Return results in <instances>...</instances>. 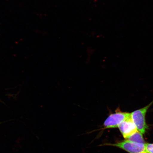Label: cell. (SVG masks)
Segmentation results:
<instances>
[{"mask_svg":"<svg viewBox=\"0 0 153 153\" xmlns=\"http://www.w3.org/2000/svg\"><path fill=\"white\" fill-rule=\"evenodd\" d=\"M153 104V100L143 108L134 111L131 113V119L137 131L143 134H144L148 129V126L146 123L145 117L149 109Z\"/></svg>","mask_w":153,"mask_h":153,"instance_id":"1","label":"cell"},{"mask_svg":"<svg viewBox=\"0 0 153 153\" xmlns=\"http://www.w3.org/2000/svg\"><path fill=\"white\" fill-rule=\"evenodd\" d=\"M131 116V113L122 112L120 108H118L114 113L110 114L108 116L103 124V127L97 130H103L106 129L118 128V126L124 120Z\"/></svg>","mask_w":153,"mask_h":153,"instance_id":"2","label":"cell"},{"mask_svg":"<svg viewBox=\"0 0 153 153\" xmlns=\"http://www.w3.org/2000/svg\"><path fill=\"white\" fill-rule=\"evenodd\" d=\"M145 144L133 143L126 140L121 142L114 143H105L100 145V146H110L116 147L129 153H147Z\"/></svg>","mask_w":153,"mask_h":153,"instance_id":"3","label":"cell"},{"mask_svg":"<svg viewBox=\"0 0 153 153\" xmlns=\"http://www.w3.org/2000/svg\"><path fill=\"white\" fill-rule=\"evenodd\" d=\"M118 128L122 135L126 139L137 131L131 119V115L129 117L122 122Z\"/></svg>","mask_w":153,"mask_h":153,"instance_id":"4","label":"cell"},{"mask_svg":"<svg viewBox=\"0 0 153 153\" xmlns=\"http://www.w3.org/2000/svg\"><path fill=\"white\" fill-rule=\"evenodd\" d=\"M143 134L137 131L126 139L133 143L145 144V141L143 137Z\"/></svg>","mask_w":153,"mask_h":153,"instance_id":"5","label":"cell"},{"mask_svg":"<svg viewBox=\"0 0 153 153\" xmlns=\"http://www.w3.org/2000/svg\"><path fill=\"white\" fill-rule=\"evenodd\" d=\"M145 147L147 153H153V143H146Z\"/></svg>","mask_w":153,"mask_h":153,"instance_id":"6","label":"cell"}]
</instances>
